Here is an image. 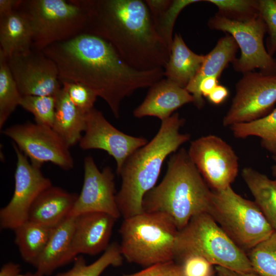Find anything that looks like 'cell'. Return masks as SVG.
Returning <instances> with one entry per match:
<instances>
[{
    "label": "cell",
    "mask_w": 276,
    "mask_h": 276,
    "mask_svg": "<svg viewBox=\"0 0 276 276\" xmlns=\"http://www.w3.org/2000/svg\"><path fill=\"white\" fill-rule=\"evenodd\" d=\"M8 65L22 96H54L62 88L58 67L42 51L7 58Z\"/></svg>",
    "instance_id": "5bb4252c"
},
{
    "label": "cell",
    "mask_w": 276,
    "mask_h": 276,
    "mask_svg": "<svg viewBox=\"0 0 276 276\" xmlns=\"http://www.w3.org/2000/svg\"><path fill=\"white\" fill-rule=\"evenodd\" d=\"M158 36L170 51L173 42V30L180 12L187 6L200 0H146Z\"/></svg>",
    "instance_id": "4316f807"
},
{
    "label": "cell",
    "mask_w": 276,
    "mask_h": 276,
    "mask_svg": "<svg viewBox=\"0 0 276 276\" xmlns=\"http://www.w3.org/2000/svg\"><path fill=\"white\" fill-rule=\"evenodd\" d=\"M121 276H181L178 265L174 260L154 264L135 273Z\"/></svg>",
    "instance_id": "8d00e7d4"
},
{
    "label": "cell",
    "mask_w": 276,
    "mask_h": 276,
    "mask_svg": "<svg viewBox=\"0 0 276 276\" xmlns=\"http://www.w3.org/2000/svg\"><path fill=\"white\" fill-rule=\"evenodd\" d=\"M53 228L28 220L13 230L15 243L25 262L35 267Z\"/></svg>",
    "instance_id": "484cf974"
},
{
    "label": "cell",
    "mask_w": 276,
    "mask_h": 276,
    "mask_svg": "<svg viewBox=\"0 0 276 276\" xmlns=\"http://www.w3.org/2000/svg\"><path fill=\"white\" fill-rule=\"evenodd\" d=\"M208 26L212 30L231 35L241 50L232 62L235 71L243 74L258 69L267 75L276 74V59L267 52L264 44L267 27L260 15L245 22L227 19L217 13L210 18Z\"/></svg>",
    "instance_id": "9c48e42d"
},
{
    "label": "cell",
    "mask_w": 276,
    "mask_h": 276,
    "mask_svg": "<svg viewBox=\"0 0 276 276\" xmlns=\"http://www.w3.org/2000/svg\"><path fill=\"white\" fill-rule=\"evenodd\" d=\"M20 274V265L13 262L4 264L1 269L0 276H18Z\"/></svg>",
    "instance_id": "60d3db41"
},
{
    "label": "cell",
    "mask_w": 276,
    "mask_h": 276,
    "mask_svg": "<svg viewBox=\"0 0 276 276\" xmlns=\"http://www.w3.org/2000/svg\"><path fill=\"white\" fill-rule=\"evenodd\" d=\"M276 1V0H275Z\"/></svg>",
    "instance_id": "bcb514c9"
},
{
    "label": "cell",
    "mask_w": 276,
    "mask_h": 276,
    "mask_svg": "<svg viewBox=\"0 0 276 276\" xmlns=\"http://www.w3.org/2000/svg\"><path fill=\"white\" fill-rule=\"evenodd\" d=\"M120 244L113 242L109 244L103 254L93 263L87 265L82 257L77 258L69 270L55 276H100L108 267L121 266L123 261Z\"/></svg>",
    "instance_id": "f1b7e54d"
},
{
    "label": "cell",
    "mask_w": 276,
    "mask_h": 276,
    "mask_svg": "<svg viewBox=\"0 0 276 276\" xmlns=\"http://www.w3.org/2000/svg\"><path fill=\"white\" fill-rule=\"evenodd\" d=\"M204 59L191 50L181 36L176 33L173 39L169 60L164 68L166 78L186 88L194 78Z\"/></svg>",
    "instance_id": "603a6c76"
},
{
    "label": "cell",
    "mask_w": 276,
    "mask_h": 276,
    "mask_svg": "<svg viewBox=\"0 0 276 276\" xmlns=\"http://www.w3.org/2000/svg\"><path fill=\"white\" fill-rule=\"evenodd\" d=\"M77 1L86 12L85 33L107 41L124 61L136 70L164 68L170 52L156 32L145 1Z\"/></svg>",
    "instance_id": "7a4b0ae2"
},
{
    "label": "cell",
    "mask_w": 276,
    "mask_h": 276,
    "mask_svg": "<svg viewBox=\"0 0 276 276\" xmlns=\"http://www.w3.org/2000/svg\"><path fill=\"white\" fill-rule=\"evenodd\" d=\"M22 0H0V18L18 9Z\"/></svg>",
    "instance_id": "ab89813d"
},
{
    "label": "cell",
    "mask_w": 276,
    "mask_h": 276,
    "mask_svg": "<svg viewBox=\"0 0 276 276\" xmlns=\"http://www.w3.org/2000/svg\"><path fill=\"white\" fill-rule=\"evenodd\" d=\"M13 147L17 157L14 190L9 202L0 210V225L3 229L14 230L28 220L35 200L52 184L14 143Z\"/></svg>",
    "instance_id": "4fadbf2b"
},
{
    "label": "cell",
    "mask_w": 276,
    "mask_h": 276,
    "mask_svg": "<svg viewBox=\"0 0 276 276\" xmlns=\"http://www.w3.org/2000/svg\"><path fill=\"white\" fill-rule=\"evenodd\" d=\"M61 84L71 101L80 111L87 113L94 108L98 97L91 88L78 82H63Z\"/></svg>",
    "instance_id": "e575fe53"
},
{
    "label": "cell",
    "mask_w": 276,
    "mask_h": 276,
    "mask_svg": "<svg viewBox=\"0 0 276 276\" xmlns=\"http://www.w3.org/2000/svg\"><path fill=\"white\" fill-rule=\"evenodd\" d=\"M3 133L13 141L35 166L51 163L64 170L74 167L70 147L51 127L27 122L11 126Z\"/></svg>",
    "instance_id": "30bf717a"
},
{
    "label": "cell",
    "mask_w": 276,
    "mask_h": 276,
    "mask_svg": "<svg viewBox=\"0 0 276 276\" xmlns=\"http://www.w3.org/2000/svg\"><path fill=\"white\" fill-rule=\"evenodd\" d=\"M228 95L227 89L218 85L208 97L209 100L213 104L218 105L222 103Z\"/></svg>",
    "instance_id": "f35d334b"
},
{
    "label": "cell",
    "mask_w": 276,
    "mask_h": 276,
    "mask_svg": "<svg viewBox=\"0 0 276 276\" xmlns=\"http://www.w3.org/2000/svg\"><path fill=\"white\" fill-rule=\"evenodd\" d=\"M218 85V78L209 77L201 80L199 86L200 95L208 97L213 89Z\"/></svg>",
    "instance_id": "74e56055"
},
{
    "label": "cell",
    "mask_w": 276,
    "mask_h": 276,
    "mask_svg": "<svg viewBox=\"0 0 276 276\" xmlns=\"http://www.w3.org/2000/svg\"><path fill=\"white\" fill-rule=\"evenodd\" d=\"M147 143L143 137L120 131L94 107L86 114V128L79 144L84 150L99 149L107 152L116 160L118 174L127 159Z\"/></svg>",
    "instance_id": "9a60e30c"
},
{
    "label": "cell",
    "mask_w": 276,
    "mask_h": 276,
    "mask_svg": "<svg viewBox=\"0 0 276 276\" xmlns=\"http://www.w3.org/2000/svg\"><path fill=\"white\" fill-rule=\"evenodd\" d=\"M56 64L63 82L83 84L101 98L116 118L122 101L139 89L164 78V68L136 70L124 61L102 38L82 33L50 44L41 50Z\"/></svg>",
    "instance_id": "6da1fadb"
},
{
    "label": "cell",
    "mask_w": 276,
    "mask_h": 276,
    "mask_svg": "<svg viewBox=\"0 0 276 276\" xmlns=\"http://www.w3.org/2000/svg\"><path fill=\"white\" fill-rule=\"evenodd\" d=\"M161 122L153 138L134 152L118 174L121 186L116 201L124 219L144 212L143 198L155 186L165 159L190 139L189 134L180 132L185 120L178 113Z\"/></svg>",
    "instance_id": "3957f363"
},
{
    "label": "cell",
    "mask_w": 276,
    "mask_h": 276,
    "mask_svg": "<svg viewBox=\"0 0 276 276\" xmlns=\"http://www.w3.org/2000/svg\"><path fill=\"white\" fill-rule=\"evenodd\" d=\"M83 183L81 193L68 216L94 212H103L117 219L121 214L116 201L114 175L111 168L100 171L93 158L84 159Z\"/></svg>",
    "instance_id": "2e32d148"
},
{
    "label": "cell",
    "mask_w": 276,
    "mask_h": 276,
    "mask_svg": "<svg viewBox=\"0 0 276 276\" xmlns=\"http://www.w3.org/2000/svg\"><path fill=\"white\" fill-rule=\"evenodd\" d=\"M273 159L274 161V164L271 167L272 173L276 177V156H273Z\"/></svg>",
    "instance_id": "7bdbcfd3"
},
{
    "label": "cell",
    "mask_w": 276,
    "mask_h": 276,
    "mask_svg": "<svg viewBox=\"0 0 276 276\" xmlns=\"http://www.w3.org/2000/svg\"><path fill=\"white\" fill-rule=\"evenodd\" d=\"M207 213L246 254L274 231L255 202L242 197L231 186L212 190Z\"/></svg>",
    "instance_id": "52a82bcc"
},
{
    "label": "cell",
    "mask_w": 276,
    "mask_h": 276,
    "mask_svg": "<svg viewBox=\"0 0 276 276\" xmlns=\"http://www.w3.org/2000/svg\"><path fill=\"white\" fill-rule=\"evenodd\" d=\"M18 276H40V275H39L37 273L35 272L34 273L27 272L22 274H20Z\"/></svg>",
    "instance_id": "ee69618b"
},
{
    "label": "cell",
    "mask_w": 276,
    "mask_h": 276,
    "mask_svg": "<svg viewBox=\"0 0 276 276\" xmlns=\"http://www.w3.org/2000/svg\"><path fill=\"white\" fill-rule=\"evenodd\" d=\"M18 9L31 26L33 49L41 51L85 33L86 12L77 0H22Z\"/></svg>",
    "instance_id": "ba28073f"
},
{
    "label": "cell",
    "mask_w": 276,
    "mask_h": 276,
    "mask_svg": "<svg viewBox=\"0 0 276 276\" xmlns=\"http://www.w3.org/2000/svg\"><path fill=\"white\" fill-rule=\"evenodd\" d=\"M178 229L167 214L143 212L124 219L120 244L124 258L144 267L174 260Z\"/></svg>",
    "instance_id": "5b68a950"
},
{
    "label": "cell",
    "mask_w": 276,
    "mask_h": 276,
    "mask_svg": "<svg viewBox=\"0 0 276 276\" xmlns=\"http://www.w3.org/2000/svg\"><path fill=\"white\" fill-rule=\"evenodd\" d=\"M74 224L75 217L68 216L53 227L35 267L39 275H49L75 258L72 253Z\"/></svg>",
    "instance_id": "ffe728a7"
},
{
    "label": "cell",
    "mask_w": 276,
    "mask_h": 276,
    "mask_svg": "<svg viewBox=\"0 0 276 276\" xmlns=\"http://www.w3.org/2000/svg\"><path fill=\"white\" fill-rule=\"evenodd\" d=\"M194 101L193 96L185 88L163 78L149 87L145 99L133 114L137 118L154 117L163 121L176 109Z\"/></svg>",
    "instance_id": "ac0fdd59"
},
{
    "label": "cell",
    "mask_w": 276,
    "mask_h": 276,
    "mask_svg": "<svg viewBox=\"0 0 276 276\" xmlns=\"http://www.w3.org/2000/svg\"><path fill=\"white\" fill-rule=\"evenodd\" d=\"M276 103V74H243L236 85L235 95L224 116V127L250 122L267 114Z\"/></svg>",
    "instance_id": "8fae6325"
},
{
    "label": "cell",
    "mask_w": 276,
    "mask_h": 276,
    "mask_svg": "<svg viewBox=\"0 0 276 276\" xmlns=\"http://www.w3.org/2000/svg\"><path fill=\"white\" fill-rule=\"evenodd\" d=\"M218 276H222V275H219V274H218Z\"/></svg>",
    "instance_id": "f6af8a7d"
},
{
    "label": "cell",
    "mask_w": 276,
    "mask_h": 276,
    "mask_svg": "<svg viewBox=\"0 0 276 276\" xmlns=\"http://www.w3.org/2000/svg\"><path fill=\"white\" fill-rule=\"evenodd\" d=\"M215 5L217 13L229 20L245 22L260 15L259 0H206Z\"/></svg>",
    "instance_id": "1f68e13d"
},
{
    "label": "cell",
    "mask_w": 276,
    "mask_h": 276,
    "mask_svg": "<svg viewBox=\"0 0 276 276\" xmlns=\"http://www.w3.org/2000/svg\"><path fill=\"white\" fill-rule=\"evenodd\" d=\"M33 34L26 15L17 9L0 18V52L7 58L32 49Z\"/></svg>",
    "instance_id": "7402d4cb"
},
{
    "label": "cell",
    "mask_w": 276,
    "mask_h": 276,
    "mask_svg": "<svg viewBox=\"0 0 276 276\" xmlns=\"http://www.w3.org/2000/svg\"><path fill=\"white\" fill-rule=\"evenodd\" d=\"M167 166L161 182L145 195L143 209L167 214L179 231L193 216L208 212L212 191L185 148L171 156Z\"/></svg>",
    "instance_id": "277c9868"
},
{
    "label": "cell",
    "mask_w": 276,
    "mask_h": 276,
    "mask_svg": "<svg viewBox=\"0 0 276 276\" xmlns=\"http://www.w3.org/2000/svg\"><path fill=\"white\" fill-rule=\"evenodd\" d=\"M239 47L229 34L220 38L213 50L206 55L204 60L194 78L190 81L186 90L194 99V105L199 109L204 104L202 96L199 90V86L202 79L209 77L218 78L227 64L232 63L236 58V55Z\"/></svg>",
    "instance_id": "44dd1931"
},
{
    "label": "cell",
    "mask_w": 276,
    "mask_h": 276,
    "mask_svg": "<svg viewBox=\"0 0 276 276\" xmlns=\"http://www.w3.org/2000/svg\"><path fill=\"white\" fill-rule=\"evenodd\" d=\"M78 195L53 185L44 190L35 200L28 220L54 227L70 215Z\"/></svg>",
    "instance_id": "d6986e66"
},
{
    "label": "cell",
    "mask_w": 276,
    "mask_h": 276,
    "mask_svg": "<svg viewBox=\"0 0 276 276\" xmlns=\"http://www.w3.org/2000/svg\"><path fill=\"white\" fill-rule=\"evenodd\" d=\"M229 127L236 138H260L261 146L276 156V108L261 118L250 122L235 124Z\"/></svg>",
    "instance_id": "83f0119b"
},
{
    "label": "cell",
    "mask_w": 276,
    "mask_h": 276,
    "mask_svg": "<svg viewBox=\"0 0 276 276\" xmlns=\"http://www.w3.org/2000/svg\"><path fill=\"white\" fill-rule=\"evenodd\" d=\"M181 276H215L213 264L203 257L195 254H188L176 258Z\"/></svg>",
    "instance_id": "836d02e7"
},
{
    "label": "cell",
    "mask_w": 276,
    "mask_h": 276,
    "mask_svg": "<svg viewBox=\"0 0 276 276\" xmlns=\"http://www.w3.org/2000/svg\"><path fill=\"white\" fill-rule=\"evenodd\" d=\"M21 98L7 57L0 52V129L19 105Z\"/></svg>",
    "instance_id": "f546056e"
},
{
    "label": "cell",
    "mask_w": 276,
    "mask_h": 276,
    "mask_svg": "<svg viewBox=\"0 0 276 276\" xmlns=\"http://www.w3.org/2000/svg\"><path fill=\"white\" fill-rule=\"evenodd\" d=\"M247 255L255 272L261 276H276V231Z\"/></svg>",
    "instance_id": "4dcf8cb0"
},
{
    "label": "cell",
    "mask_w": 276,
    "mask_h": 276,
    "mask_svg": "<svg viewBox=\"0 0 276 276\" xmlns=\"http://www.w3.org/2000/svg\"><path fill=\"white\" fill-rule=\"evenodd\" d=\"M215 270L218 274L222 276H261L256 272L235 271L219 266H216Z\"/></svg>",
    "instance_id": "b9f144b4"
},
{
    "label": "cell",
    "mask_w": 276,
    "mask_h": 276,
    "mask_svg": "<svg viewBox=\"0 0 276 276\" xmlns=\"http://www.w3.org/2000/svg\"><path fill=\"white\" fill-rule=\"evenodd\" d=\"M19 105L34 116L36 123L52 128L55 114V97L24 96Z\"/></svg>",
    "instance_id": "d6a6232c"
},
{
    "label": "cell",
    "mask_w": 276,
    "mask_h": 276,
    "mask_svg": "<svg viewBox=\"0 0 276 276\" xmlns=\"http://www.w3.org/2000/svg\"><path fill=\"white\" fill-rule=\"evenodd\" d=\"M242 177L259 206L276 231V178H269L251 167L242 171Z\"/></svg>",
    "instance_id": "d4e9b609"
},
{
    "label": "cell",
    "mask_w": 276,
    "mask_h": 276,
    "mask_svg": "<svg viewBox=\"0 0 276 276\" xmlns=\"http://www.w3.org/2000/svg\"><path fill=\"white\" fill-rule=\"evenodd\" d=\"M188 153L213 191L231 186L238 175V156L232 147L218 136L208 135L192 141Z\"/></svg>",
    "instance_id": "7c38bea8"
},
{
    "label": "cell",
    "mask_w": 276,
    "mask_h": 276,
    "mask_svg": "<svg viewBox=\"0 0 276 276\" xmlns=\"http://www.w3.org/2000/svg\"><path fill=\"white\" fill-rule=\"evenodd\" d=\"M55 114L52 128L70 147L79 143L86 128V114L71 101L62 87L55 96Z\"/></svg>",
    "instance_id": "cb8c5ba5"
},
{
    "label": "cell",
    "mask_w": 276,
    "mask_h": 276,
    "mask_svg": "<svg viewBox=\"0 0 276 276\" xmlns=\"http://www.w3.org/2000/svg\"><path fill=\"white\" fill-rule=\"evenodd\" d=\"M117 218L103 212H89L75 217L72 253L96 255L104 251Z\"/></svg>",
    "instance_id": "e0dca14e"
},
{
    "label": "cell",
    "mask_w": 276,
    "mask_h": 276,
    "mask_svg": "<svg viewBox=\"0 0 276 276\" xmlns=\"http://www.w3.org/2000/svg\"><path fill=\"white\" fill-rule=\"evenodd\" d=\"M188 254L199 255L213 265L235 271L255 272L247 254L207 213L193 216L178 232L174 260Z\"/></svg>",
    "instance_id": "8992f818"
},
{
    "label": "cell",
    "mask_w": 276,
    "mask_h": 276,
    "mask_svg": "<svg viewBox=\"0 0 276 276\" xmlns=\"http://www.w3.org/2000/svg\"><path fill=\"white\" fill-rule=\"evenodd\" d=\"M260 15L267 27L266 49L273 57L276 53V1L259 0Z\"/></svg>",
    "instance_id": "d590c367"
}]
</instances>
